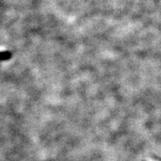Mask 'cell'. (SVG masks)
<instances>
[{
  "label": "cell",
  "instance_id": "cell-1",
  "mask_svg": "<svg viewBox=\"0 0 161 161\" xmlns=\"http://www.w3.org/2000/svg\"><path fill=\"white\" fill-rule=\"evenodd\" d=\"M11 57V53L8 52H0V60H5V59H8Z\"/></svg>",
  "mask_w": 161,
  "mask_h": 161
},
{
  "label": "cell",
  "instance_id": "cell-2",
  "mask_svg": "<svg viewBox=\"0 0 161 161\" xmlns=\"http://www.w3.org/2000/svg\"><path fill=\"white\" fill-rule=\"evenodd\" d=\"M146 161H155V160H153V159H146Z\"/></svg>",
  "mask_w": 161,
  "mask_h": 161
}]
</instances>
